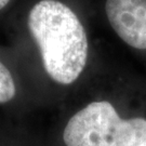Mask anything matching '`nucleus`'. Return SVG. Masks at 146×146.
I'll use <instances>...</instances> for the list:
<instances>
[{
  "instance_id": "5",
  "label": "nucleus",
  "mask_w": 146,
  "mask_h": 146,
  "mask_svg": "<svg viewBox=\"0 0 146 146\" xmlns=\"http://www.w3.org/2000/svg\"><path fill=\"white\" fill-rule=\"evenodd\" d=\"M15 95V84L10 70L0 61V103H7Z\"/></svg>"
},
{
  "instance_id": "1",
  "label": "nucleus",
  "mask_w": 146,
  "mask_h": 146,
  "mask_svg": "<svg viewBox=\"0 0 146 146\" xmlns=\"http://www.w3.org/2000/svg\"><path fill=\"white\" fill-rule=\"evenodd\" d=\"M28 28L48 75L61 84L77 80L87 64L89 44L75 12L58 0H41L28 14Z\"/></svg>"
},
{
  "instance_id": "3",
  "label": "nucleus",
  "mask_w": 146,
  "mask_h": 146,
  "mask_svg": "<svg viewBox=\"0 0 146 146\" xmlns=\"http://www.w3.org/2000/svg\"><path fill=\"white\" fill-rule=\"evenodd\" d=\"M105 12L116 34L139 50L146 49V0H106Z\"/></svg>"
},
{
  "instance_id": "4",
  "label": "nucleus",
  "mask_w": 146,
  "mask_h": 146,
  "mask_svg": "<svg viewBox=\"0 0 146 146\" xmlns=\"http://www.w3.org/2000/svg\"><path fill=\"white\" fill-rule=\"evenodd\" d=\"M118 146H146V119H122L118 130Z\"/></svg>"
},
{
  "instance_id": "6",
  "label": "nucleus",
  "mask_w": 146,
  "mask_h": 146,
  "mask_svg": "<svg viewBox=\"0 0 146 146\" xmlns=\"http://www.w3.org/2000/svg\"><path fill=\"white\" fill-rule=\"evenodd\" d=\"M9 1H10V0H0V10H1L2 8H5V5L9 3Z\"/></svg>"
},
{
  "instance_id": "2",
  "label": "nucleus",
  "mask_w": 146,
  "mask_h": 146,
  "mask_svg": "<svg viewBox=\"0 0 146 146\" xmlns=\"http://www.w3.org/2000/svg\"><path fill=\"white\" fill-rule=\"evenodd\" d=\"M121 120L110 102H92L68 120L64 143L66 146H118Z\"/></svg>"
}]
</instances>
